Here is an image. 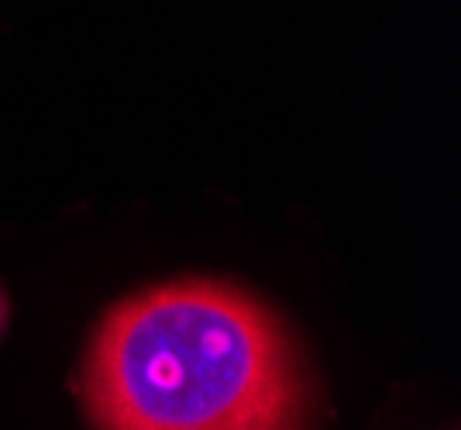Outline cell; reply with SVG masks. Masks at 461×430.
<instances>
[{"label": "cell", "instance_id": "1", "mask_svg": "<svg viewBox=\"0 0 461 430\" xmlns=\"http://www.w3.org/2000/svg\"><path fill=\"white\" fill-rule=\"evenodd\" d=\"M310 396L283 320L207 279L114 303L83 362L96 430H307Z\"/></svg>", "mask_w": 461, "mask_h": 430}, {"label": "cell", "instance_id": "2", "mask_svg": "<svg viewBox=\"0 0 461 430\" xmlns=\"http://www.w3.org/2000/svg\"><path fill=\"white\" fill-rule=\"evenodd\" d=\"M7 317H11V303H7V293L0 286V334L7 331Z\"/></svg>", "mask_w": 461, "mask_h": 430}]
</instances>
